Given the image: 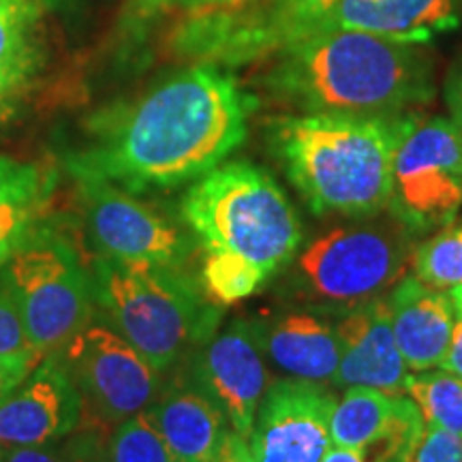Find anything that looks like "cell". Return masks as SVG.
I'll return each instance as SVG.
<instances>
[{"mask_svg": "<svg viewBox=\"0 0 462 462\" xmlns=\"http://www.w3.org/2000/svg\"><path fill=\"white\" fill-rule=\"evenodd\" d=\"M84 401L56 354L0 401V446H48L79 424Z\"/></svg>", "mask_w": 462, "mask_h": 462, "instance_id": "cell-14", "label": "cell"}, {"mask_svg": "<svg viewBox=\"0 0 462 462\" xmlns=\"http://www.w3.org/2000/svg\"><path fill=\"white\" fill-rule=\"evenodd\" d=\"M43 223V221H42ZM39 223L0 265L28 340L43 357L58 354L92 317L90 273L60 231Z\"/></svg>", "mask_w": 462, "mask_h": 462, "instance_id": "cell-6", "label": "cell"}, {"mask_svg": "<svg viewBox=\"0 0 462 462\" xmlns=\"http://www.w3.org/2000/svg\"><path fill=\"white\" fill-rule=\"evenodd\" d=\"M42 360L43 356L37 354V351H31V354L0 356V401L11 394L37 368V364Z\"/></svg>", "mask_w": 462, "mask_h": 462, "instance_id": "cell-32", "label": "cell"}, {"mask_svg": "<svg viewBox=\"0 0 462 462\" xmlns=\"http://www.w3.org/2000/svg\"><path fill=\"white\" fill-rule=\"evenodd\" d=\"M334 398L321 383L281 379L259 402L248 446L259 462H321L332 448Z\"/></svg>", "mask_w": 462, "mask_h": 462, "instance_id": "cell-11", "label": "cell"}, {"mask_svg": "<svg viewBox=\"0 0 462 462\" xmlns=\"http://www.w3.org/2000/svg\"><path fill=\"white\" fill-rule=\"evenodd\" d=\"M462 206V129L454 120L409 114L392 167L390 204L404 227L446 225Z\"/></svg>", "mask_w": 462, "mask_h": 462, "instance_id": "cell-8", "label": "cell"}, {"mask_svg": "<svg viewBox=\"0 0 462 462\" xmlns=\"http://www.w3.org/2000/svg\"><path fill=\"white\" fill-rule=\"evenodd\" d=\"M176 5L178 0H126L118 17V34L129 42H140L150 26Z\"/></svg>", "mask_w": 462, "mask_h": 462, "instance_id": "cell-30", "label": "cell"}, {"mask_svg": "<svg viewBox=\"0 0 462 462\" xmlns=\"http://www.w3.org/2000/svg\"><path fill=\"white\" fill-rule=\"evenodd\" d=\"M31 351L37 349L28 340L24 321H22L15 300L11 296L3 273H0V356L31 354Z\"/></svg>", "mask_w": 462, "mask_h": 462, "instance_id": "cell-29", "label": "cell"}, {"mask_svg": "<svg viewBox=\"0 0 462 462\" xmlns=\"http://www.w3.org/2000/svg\"><path fill=\"white\" fill-rule=\"evenodd\" d=\"M193 383L221 409L231 430L248 439L259 402L270 388L255 323L236 319L208 338L195 356Z\"/></svg>", "mask_w": 462, "mask_h": 462, "instance_id": "cell-13", "label": "cell"}, {"mask_svg": "<svg viewBox=\"0 0 462 462\" xmlns=\"http://www.w3.org/2000/svg\"><path fill=\"white\" fill-rule=\"evenodd\" d=\"M201 279L206 291L221 304L240 302L268 281L255 265L223 253H206Z\"/></svg>", "mask_w": 462, "mask_h": 462, "instance_id": "cell-26", "label": "cell"}, {"mask_svg": "<svg viewBox=\"0 0 462 462\" xmlns=\"http://www.w3.org/2000/svg\"><path fill=\"white\" fill-rule=\"evenodd\" d=\"M321 462H364V460H362V456L356 452V449L332 446L330 449H328L326 458H323Z\"/></svg>", "mask_w": 462, "mask_h": 462, "instance_id": "cell-37", "label": "cell"}, {"mask_svg": "<svg viewBox=\"0 0 462 462\" xmlns=\"http://www.w3.org/2000/svg\"><path fill=\"white\" fill-rule=\"evenodd\" d=\"M54 187V170L0 154V265L43 221Z\"/></svg>", "mask_w": 462, "mask_h": 462, "instance_id": "cell-21", "label": "cell"}, {"mask_svg": "<svg viewBox=\"0 0 462 462\" xmlns=\"http://www.w3.org/2000/svg\"><path fill=\"white\" fill-rule=\"evenodd\" d=\"M411 462H462V437L426 424Z\"/></svg>", "mask_w": 462, "mask_h": 462, "instance_id": "cell-31", "label": "cell"}, {"mask_svg": "<svg viewBox=\"0 0 462 462\" xmlns=\"http://www.w3.org/2000/svg\"><path fill=\"white\" fill-rule=\"evenodd\" d=\"M215 462H259L255 454L251 452L248 439L238 432H227L223 439V446L218 449Z\"/></svg>", "mask_w": 462, "mask_h": 462, "instance_id": "cell-34", "label": "cell"}, {"mask_svg": "<svg viewBox=\"0 0 462 462\" xmlns=\"http://www.w3.org/2000/svg\"><path fill=\"white\" fill-rule=\"evenodd\" d=\"M106 462H176L146 413L120 421L109 439Z\"/></svg>", "mask_w": 462, "mask_h": 462, "instance_id": "cell-27", "label": "cell"}, {"mask_svg": "<svg viewBox=\"0 0 462 462\" xmlns=\"http://www.w3.org/2000/svg\"><path fill=\"white\" fill-rule=\"evenodd\" d=\"M426 421L411 398L398 396L396 409L388 424L357 454L364 462H411Z\"/></svg>", "mask_w": 462, "mask_h": 462, "instance_id": "cell-24", "label": "cell"}, {"mask_svg": "<svg viewBox=\"0 0 462 462\" xmlns=\"http://www.w3.org/2000/svg\"><path fill=\"white\" fill-rule=\"evenodd\" d=\"M255 106L229 73L193 62L135 99L90 116L65 165L75 180L97 178L131 193L178 187L245 143Z\"/></svg>", "mask_w": 462, "mask_h": 462, "instance_id": "cell-1", "label": "cell"}, {"mask_svg": "<svg viewBox=\"0 0 462 462\" xmlns=\"http://www.w3.org/2000/svg\"><path fill=\"white\" fill-rule=\"evenodd\" d=\"M265 88L304 114H401L430 101L432 65L415 43L321 31L279 51Z\"/></svg>", "mask_w": 462, "mask_h": 462, "instance_id": "cell-2", "label": "cell"}, {"mask_svg": "<svg viewBox=\"0 0 462 462\" xmlns=\"http://www.w3.org/2000/svg\"><path fill=\"white\" fill-rule=\"evenodd\" d=\"M449 298H452V302H454L456 315L462 317V285L452 289V291H449Z\"/></svg>", "mask_w": 462, "mask_h": 462, "instance_id": "cell-39", "label": "cell"}, {"mask_svg": "<svg viewBox=\"0 0 462 462\" xmlns=\"http://www.w3.org/2000/svg\"><path fill=\"white\" fill-rule=\"evenodd\" d=\"M176 56L206 65L238 67L279 54L282 37L268 0L187 9L170 32Z\"/></svg>", "mask_w": 462, "mask_h": 462, "instance_id": "cell-12", "label": "cell"}, {"mask_svg": "<svg viewBox=\"0 0 462 462\" xmlns=\"http://www.w3.org/2000/svg\"><path fill=\"white\" fill-rule=\"evenodd\" d=\"M95 302L159 373L189 346L212 337L218 310L182 268L146 262H120L97 253L90 262Z\"/></svg>", "mask_w": 462, "mask_h": 462, "instance_id": "cell-5", "label": "cell"}, {"mask_svg": "<svg viewBox=\"0 0 462 462\" xmlns=\"http://www.w3.org/2000/svg\"><path fill=\"white\" fill-rule=\"evenodd\" d=\"M388 302L392 330L409 371L424 373L441 366L458 319L449 293L429 287L418 276H407Z\"/></svg>", "mask_w": 462, "mask_h": 462, "instance_id": "cell-16", "label": "cell"}, {"mask_svg": "<svg viewBox=\"0 0 462 462\" xmlns=\"http://www.w3.org/2000/svg\"><path fill=\"white\" fill-rule=\"evenodd\" d=\"M5 462H95L84 449H54L48 446L5 448Z\"/></svg>", "mask_w": 462, "mask_h": 462, "instance_id": "cell-33", "label": "cell"}, {"mask_svg": "<svg viewBox=\"0 0 462 462\" xmlns=\"http://www.w3.org/2000/svg\"><path fill=\"white\" fill-rule=\"evenodd\" d=\"M409 114L317 112L270 123L268 140L313 215L374 217L392 195V167Z\"/></svg>", "mask_w": 462, "mask_h": 462, "instance_id": "cell-3", "label": "cell"}, {"mask_svg": "<svg viewBox=\"0 0 462 462\" xmlns=\"http://www.w3.org/2000/svg\"><path fill=\"white\" fill-rule=\"evenodd\" d=\"M407 396L418 404L426 424L462 437V377L448 371H424L409 377Z\"/></svg>", "mask_w": 462, "mask_h": 462, "instance_id": "cell-23", "label": "cell"}, {"mask_svg": "<svg viewBox=\"0 0 462 462\" xmlns=\"http://www.w3.org/2000/svg\"><path fill=\"white\" fill-rule=\"evenodd\" d=\"M415 276L429 287L452 291L462 285V225L439 231L413 255Z\"/></svg>", "mask_w": 462, "mask_h": 462, "instance_id": "cell-25", "label": "cell"}, {"mask_svg": "<svg viewBox=\"0 0 462 462\" xmlns=\"http://www.w3.org/2000/svg\"><path fill=\"white\" fill-rule=\"evenodd\" d=\"M396 398L366 385H354L346 390L343 401L334 404L330 418L332 446L356 452L362 449L394 415Z\"/></svg>", "mask_w": 462, "mask_h": 462, "instance_id": "cell-22", "label": "cell"}, {"mask_svg": "<svg viewBox=\"0 0 462 462\" xmlns=\"http://www.w3.org/2000/svg\"><path fill=\"white\" fill-rule=\"evenodd\" d=\"M265 354L289 379L334 383L340 364V345L334 328L310 313H289L257 326Z\"/></svg>", "mask_w": 462, "mask_h": 462, "instance_id": "cell-19", "label": "cell"}, {"mask_svg": "<svg viewBox=\"0 0 462 462\" xmlns=\"http://www.w3.org/2000/svg\"><path fill=\"white\" fill-rule=\"evenodd\" d=\"M182 217L206 253L238 257L265 279L285 268L302 242L296 208L268 171L248 161L198 178L182 199Z\"/></svg>", "mask_w": 462, "mask_h": 462, "instance_id": "cell-4", "label": "cell"}, {"mask_svg": "<svg viewBox=\"0 0 462 462\" xmlns=\"http://www.w3.org/2000/svg\"><path fill=\"white\" fill-rule=\"evenodd\" d=\"M45 0H0V125L32 90L45 62Z\"/></svg>", "mask_w": 462, "mask_h": 462, "instance_id": "cell-20", "label": "cell"}, {"mask_svg": "<svg viewBox=\"0 0 462 462\" xmlns=\"http://www.w3.org/2000/svg\"><path fill=\"white\" fill-rule=\"evenodd\" d=\"M413 255L401 229H334L300 255L298 281L315 302L351 310L398 285Z\"/></svg>", "mask_w": 462, "mask_h": 462, "instance_id": "cell-7", "label": "cell"}, {"mask_svg": "<svg viewBox=\"0 0 462 462\" xmlns=\"http://www.w3.org/2000/svg\"><path fill=\"white\" fill-rule=\"evenodd\" d=\"M0 462H5V446H0Z\"/></svg>", "mask_w": 462, "mask_h": 462, "instance_id": "cell-41", "label": "cell"}, {"mask_svg": "<svg viewBox=\"0 0 462 462\" xmlns=\"http://www.w3.org/2000/svg\"><path fill=\"white\" fill-rule=\"evenodd\" d=\"M274 22L279 26L285 48L298 39L317 32L321 17L330 11L338 0H268Z\"/></svg>", "mask_w": 462, "mask_h": 462, "instance_id": "cell-28", "label": "cell"}, {"mask_svg": "<svg viewBox=\"0 0 462 462\" xmlns=\"http://www.w3.org/2000/svg\"><path fill=\"white\" fill-rule=\"evenodd\" d=\"M439 368L456 374V377H462V317L456 319L452 340H449V349Z\"/></svg>", "mask_w": 462, "mask_h": 462, "instance_id": "cell-35", "label": "cell"}, {"mask_svg": "<svg viewBox=\"0 0 462 462\" xmlns=\"http://www.w3.org/2000/svg\"><path fill=\"white\" fill-rule=\"evenodd\" d=\"M78 193L99 255L182 268L189 255L184 236L131 190L97 178H78Z\"/></svg>", "mask_w": 462, "mask_h": 462, "instance_id": "cell-10", "label": "cell"}, {"mask_svg": "<svg viewBox=\"0 0 462 462\" xmlns=\"http://www.w3.org/2000/svg\"><path fill=\"white\" fill-rule=\"evenodd\" d=\"M143 413L176 462H215L227 435V418L195 383L165 390Z\"/></svg>", "mask_w": 462, "mask_h": 462, "instance_id": "cell-18", "label": "cell"}, {"mask_svg": "<svg viewBox=\"0 0 462 462\" xmlns=\"http://www.w3.org/2000/svg\"><path fill=\"white\" fill-rule=\"evenodd\" d=\"M334 330L340 345L334 385H366L390 396H407L411 373L396 345L388 300L377 298L356 306Z\"/></svg>", "mask_w": 462, "mask_h": 462, "instance_id": "cell-15", "label": "cell"}, {"mask_svg": "<svg viewBox=\"0 0 462 462\" xmlns=\"http://www.w3.org/2000/svg\"><path fill=\"white\" fill-rule=\"evenodd\" d=\"M67 3H71V0H45V7L58 9V7H65Z\"/></svg>", "mask_w": 462, "mask_h": 462, "instance_id": "cell-40", "label": "cell"}, {"mask_svg": "<svg viewBox=\"0 0 462 462\" xmlns=\"http://www.w3.org/2000/svg\"><path fill=\"white\" fill-rule=\"evenodd\" d=\"M448 103L449 109H452L454 123L462 129V62L460 67H456L448 84Z\"/></svg>", "mask_w": 462, "mask_h": 462, "instance_id": "cell-36", "label": "cell"}, {"mask_svg": "<svg viewBox=\"0 0 462 462\" xmlns=\"http://www.w3.org/2000/svg\"><path fill=\"white\" fill-rule=\"evenodd\" d=\"M56 356L86 407L109 424L143 413L159 396L161 373L107 326H86Z\"/></svg>", "mask_w": 462, "mask_h": 462, "instance_id": "cell-9", "label": "cell"}, {"mask_svg": "<svg viewBox=\"0 0 462 462\" xmlns=\"http://www.w3.org/2000/svg\"><path fill=\"white\" fill-rule=\"evenodd\" d=\"M236 3H245V0H178L176 7L187 11V9H198V7H212V5H236Z\"/></svg>", "mask_w": 462, "mask_h": 462, "instance_id": "cell-38", "label": "cell"}, {"mask_svg": "<svg viewBox=\"0 0 462 462\" xmlns=\"http://www.w3.org/2000/svg\"><path fill=\"white\" fill-rule=\"evenodd\" d=\"M458 24L454 0H338L321 17L317 32L357 31L421 45Z\"/></svg>", "mask_w": 462, "mask_h": 462, "instance_id": "cell-17", "label": "cell"}]
</instances>
